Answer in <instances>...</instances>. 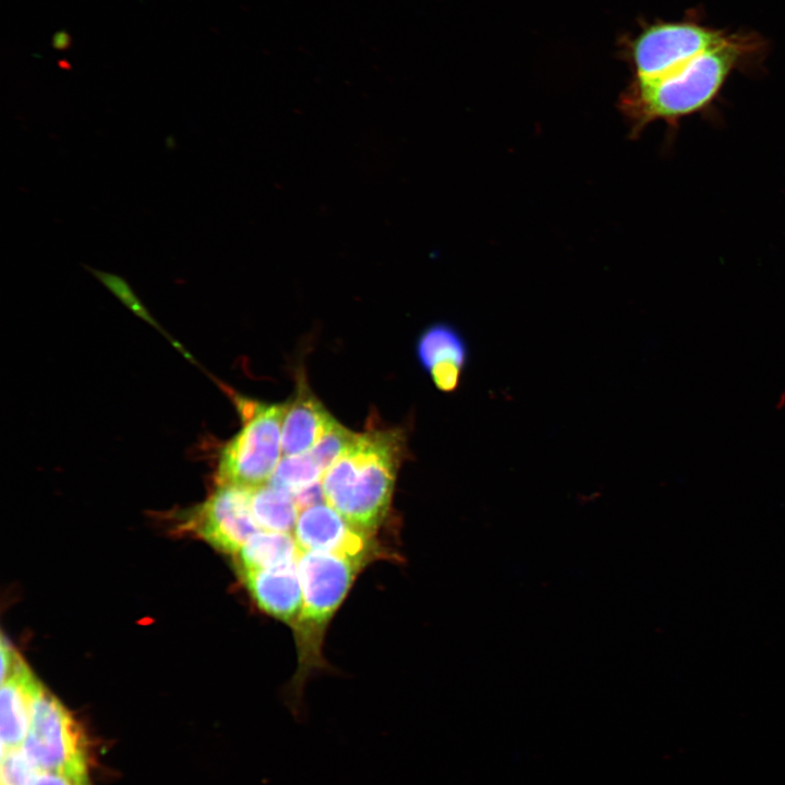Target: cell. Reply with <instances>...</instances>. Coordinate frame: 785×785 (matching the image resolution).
Returning a JSON list of instances; mask_svg holds the SVG:
<instances>
[{"label":"cell","mask_w":785,"mask_h":785,"mask_svg":"<svg viewBox=\"0 0 785 785\" xmlns=\"http://www.w3.org/2000/svg\"><path fill=\"white\" fill-rule=\"evenodd\" d=\"M239 575L261 609L293 626L302 607L298 560L275 568L242 571Z\"/></svg>","instance_id":"cell-9"},{"label":"cell","mask_w":785,"mask_h":785,"mask_svg":"<svg viewBox=\"0 0 785 785\" xmlns=\"http://www.w3.org/2000/svg\"><path fill=\"white\" fill-rule=\"evenodd\" d=\"M334 421L306 384L299 383L294 398L287 402L281 432L282 454L292 456L309 452Z\"/></svg>","instance_id":"cell-11"},{"label":"cell","mask_w":785,"mask_h":785,"mask_svg":"<svg viewBox=\"0 0 785 785\" xmlns=\"http://www.w3.org/2000/svg\"><path fill=\"white\" fill-rule=\"evenodd\" d=\"M251 509L262 530L292 533L300 515L291 494L267 483L251 491Z\"/></svg>","instance_id":"cell-13"},{"label":"cell","mask_w":785,"mask_h":785,"mask_svg":"<svg viewBox=\"0 0 785 785\" xmlns=\"http://www.w3.org/2000/svg\"><path fill=\"white\" fill-rule=\"evenodd\" d=\"M761 46L757 36L730 34L722 45L661 77L631 81L619 101L631 134L639 135L656 121L676 126L681 119L704 111L733 72L751 61Z\"/></svg>","instance_id":"cell-1"},{"label":"cell","mask_w":785,"mask_h":785,"mask_svg":"<svg viewBox=\"0 0 785 785\" xmlns=\"http://www.w3.org/2000/svg\"><path fill=\"white\" fill-rule=\"evenodd\" d=\"M416 353L421 365L431 370L434 365L452 362L464 367L468 347L461 334L451 325L437 323L430 326L419 338Z\"/></svg>","instance_id":"cell-14"},{"label":"cell","mask_w":785,"mask_h":785,"mask_svg":"<svg viewBox=\"0 0 785 785\" xmlns=\"http://www.w3.org/2000/svg\"><path fill=\"white\" fill-rule=\"evenodd\" d=\"M235 401L242 426L219 454L216 484L253 490L270 481L280 461L287 402Z\"/></svg>","instance_id":"cell-4"},{"label":"cell","mask_w":785,"mask_h":785,"mask_svg":"<svg viewBox=\"0 0 785 785\" xmlns=\"http://www.w3.org/2000/svg\"><path fill=\"white\" fill-rule=\"evenodd\" d=\"M402 451L399 430L357 434L323 474L326 504L355 528L374 535L390 508Z\"/></svg>","instance_id":"cell-2"},{"label":"cell","mask_w":785,"mask_h":785,"mask_svg":"<svg viewBox=\"0 0 785 785\" xmlns=\"http://www.w3.org/2000/svg\"><path fill=\"white\" fill-rule=\"evenodd\" d=\"M38 772L23 748L1 750L0 785H31Z\"/></svg>","instance_id":"cell-17"},{"label":"cell","mask_w":785,"mask_h":785,"mask_svg":"<svg viewBox=\"0 0 785 785\" xmlns=\"http://www.w3.org/2000/svg\"><path fill=\"white\" fill-rule=\"evenodd\" d=\"M357 433L342 426L336 420L309 451L319 468L325 471L347 450Z\"/></svg>","instance_id":"cell-16"},{"label":"cell","mask_w":785,"mask_h":785,"mask_svg":"<svg viewBox=\"0 0 785 785\" xmlns=\"http://www.w3.org/2000/svg\"><path fill=\"white\" fill-rule=\"evenodd\" d=\"M43 687L22 657L1 679V750L19 747L24 741Z\"/></svg>","instance_id":"cell-10"},{"label":"cell","mask_w":785,"mask_h":785,"mask_svg":"<svg viewBox=\"0 0 785 785\" xmlns=\"http://www.w3.org/2000/svg\"><path fill=\"white\" fill-rule=\"evenodd\" d=\"M293 535L300 551L328 552L365 564L381 552L374 535L355 528L322 503L300 511Z\"/></svg>","instance_id":"cell-8"},{"label":"cell","mask_w":785,"mask_h":785,"mask_svg":"<svg viewBox=\"0 0 785 785\" xmlns=\"http://www.w3.org/2000/svg\"><path fill=\"white\" fill-rule=\"evenodd\" d=\"M251 491L234 485H217L201 505L186 516L184 528L214 548L235 555L262 529L251 509Z\"/></svg>","instance_id":"cell-7"},{"label":"cell","mask_w":785,"mask_h":785,"mask_svg":"<svg viewBox=\"0 0 785 785\" xmlns=\"http://www.w3.org/2000/svg\"><path fill=\"white\" fill-rule=\"evenodd\" d=\"M31 785H88V783L75 781L53 772L39 771Z\"/></svg>","instance_id":"cell-19"},{"label":"cell","mask_w":785,"mask_h":785,"mask_svg":"<svg viewBox=\"0 0 785 785\" xmlns=\"http://www.w3.org/2000/svg\"><path fill=\"white\" fill-rule=\"evenodd\" d=\"M23 750L38 771L87 782L86 735L69 710L44 687L33 706Z\"/></svg>","instance_id":"cell-5"},{"label":"cell","mask_w":785,"mask_h":785,"mask_svg":"<svg viewBox=\"0 0 785 785\" xmlns=\"http://www.w3.org/2000/svg\"><path fill=\"white\" fill-rule=\"evenodd\" d=\"M729 35L692 21L649 26L631 44L632 81L661 77L722 45Z\"/></svg>","instance_id":"cell-6"},{"label":"cell","mask_w":785,"mask_h":785,"mask_svg":"<svg viewBox=\"0 0 785 785\" xmlns=\"http://www.w3.org/2000/svg\"><path fill=\"white\" fill-rule=\"evenodd\" d=\"M69 45H70V38L65 32L61 31L53 35L52 46L56 49L64 50L69 47Z\"/></svg>","instance_id":"cell-20"},{"label":"cell","mask_w":785,"mask_h":785,"mask_svg":"<svg viewBox=\"0 0 785 785\" xmlns=\"http://www.w3.org/2000/svg\"><path fill=\"white\" fill-rule=\"evenodd\" d=\"M323 474L310 452L285 456L268 483L293 496L319 483Z\"/></svg>","instance_id":"cell-15"},{"label":"cell","mask_w":785,"mask_h":785,"mask_svg":"<svg viewBox=\"0 0 785 785\" xmlns=\"http://www.w3.org/2000/svg\"><path fill=\"white\" fill-rule=\"evenodd\" d=\"M366 565L339 554L300 551L298 571L302 588V607L292 626L299 656V680L322 664L325 629L355 577Z\"/></svg>","instance_id":"cell-3"},{"label":"cell","mask_w":785,"mask_h":785,"mask_svg":"<svg viewBox=\"0 0 785 785\" xmlns=\"http://www.w3.org/2000/svg\"><path fill=\"white\" fill-rule=\"evenodd\" d=\"M463 367L446 362L434 365L427 372L430 373L436 387L444 392H454L460 385Z\"/></svg>","instance_id":"cell-18"},{"label":"cell","mask_w":785,"mask_h":785,"mask_svg":"<svg viewBox=\"0 0 785 785\" xmlns=\"http://www.w3.org/2000/svg\"><path fill=\"white\" fill-rule=\"evenodd\" d=\"M300 548L292 533L261 530L235 554L238 572L275 568L298 560Z\"/></svg>","instance_id":"cell-12"}]
</instances>
